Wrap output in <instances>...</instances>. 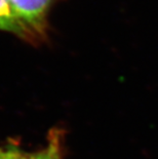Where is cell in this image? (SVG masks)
<instances>
[{
  "label": "cell",
  "instance_id": "obj_1",
  "mask_svg": "<svg viewBox=\"0 0 158 159\" xmlns=\"http://www.w3.org/2000/svg\"><path fill=\"white\" fill-rule=\"evenodd\" d=\"M13 11L22 23L36 36L45 35L47 15L53 0H9Z\"/></svg>",
  "mask_w": 158,
  "mask_h": 159
},
{
  "label": "cell",
  "instance_id": "obj_2",
  "mask_svg": "<svg viewBox=\"0 0 158 159\" xmlns=\"http://www.w3.org/2000/svg\"><path fill=\"white\" fill-rule=\"evenodd\" d=\"M0 31L11 33L26 40L37 39L19 19L9 0H0Z\"/></svg>",
  "mask_w": 158,
  "mask_h": 159
},
{
  "label": "cell",
  "instance_id": "obj_3",
  "mask_svg": "<svg viewBox=\"0 0 158 159\" xmlns=\"http://www.w3.org/2000/svg\"><path fill=\"white\" fill-rule=\"evenodd\" d=\"M26 159H63L62 134L60 130L50 131L45 146L35 153L27 154Z\"/></svg>",
  "mask_w": 158,
  "mask_h": 159
},
{
  "label": "cell",
  "instance_id": "obj_4",
  "mask_svg": "<svg viewBox=\"0 0 158 159\" xmlns=\"http://www.w3.org/2000/svg\"><path fill=\"white\" fill-rule=\"evenodd\" d=\"M26 155L16 145L0 147V159H26Z\"/></svg>",
  "mask_w": 158,
  "mask_h": 159
}]
</instances>
